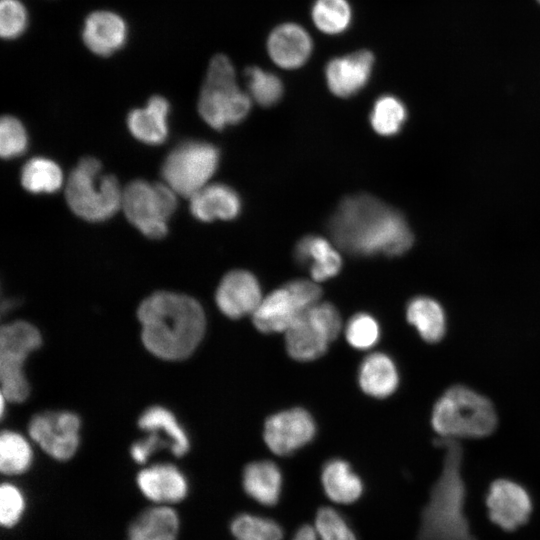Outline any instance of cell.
Instances as JSON below:
<instances>
[{
	"instance_id": "2",
	"label": "cell",
	"mask_w": 540,
	"mask_h": 540,
	"mask_svg": "<svg viewBox=\"0 0 540 540\" xmlns=\"http://www.w3.org/2000/svg\"><path fill=\"white\" fill-rule=\"evenodd\" d=\"M137 316L144 346L165 360L188 357L206 327L204 311L195 299L168 291L153 293L143 300Z\"/></svg>"
},
{
	"instance_id": "3",
	"label": "cell",
	"mask_w": 540,
	"mask_h": 540,
	"mask_svg": "<svg viewBox=\"0 0 540 540\" xmlns=\"http://www.w3.org/2000/svg\"><path fill=\"white\" fill-rule=\"evenodd\" d=\"M438 443L445 451L442 469L421 512L416 540H477L465 512L461 445L454 439Z\"/></svg>"
},
{
	"instance_id": "31",
	"label": "cell",
	"mask_w": 540,
	"mask_h": 540,
	"mask_svg": "<svg viewBox=\"0 0 540 540\" xmlns=\"http://www.w3.org/2000/svg\"><path fill=\"white\" fill-rule=\"evenodd\" d=\"M236 540H282L283 530L274 520L251 513H240L230 523Z\"/></svg>"
},
{
	"instance_id": "8",
	"label": "cell",
	"mask_w": 540,
	"mask_h": 540,
	"mask_svg": "<svg viewBox=\"0 0 540 540\" xmlns=\"http://www.w3.org/2000/svg\"><path fill=\"white\" fill-rule=\"evenodd\" d=\"M341 329L342 320L336 307L319 301L284 332L287 353L302 362L318 359L325 354Z\"/></svg>"
},
{
	"instance_id": "15",
	"label": "cell",
	"mask_w": 540,
	"mask_h": 540,
	"mask_svg": "<svg viewBox=\"0 0 540 540\" xmlns=\"http://www.w3.org/2000/svg\"><path fill=\"white\" fill-rule=\"evenodd\" d=\"M315 433L316 424L311 414L295 407L268 417L263 436L271 452L286 456L309 443Z\"/></svg>"
},
{
	"instance_id": "20",
	"label": "cell",
	"mask_w": 540,
	"mask_h": 540,
	"mask_svg": "<svg viewBox=\"0 0 540 540\" xmlns=\"http://www.w3.org/2000/svg\"><path fill=\"white\" fill-rule=\"evenodd\" d=\"M137 485L147 499L161 505L178 503L188 492L185 476L170 464L143 469L137 475Z\"/></svg>"
},
{
	"instance_id": "14",
	"label": "cell",
	"mask_w": 540,
	"mask_h": 540,
	"mask_svg": "<svg viewBox=\"0 0 540 540\" xmlns=\"http://www.w3.org/2000/svg\"><path fill=\"white\" fill-rule=\"evenodd\" d=\"M489 519L505 531H515L526 524L533 502L525 487L510 479L491 483L486 495Z\"/></svg>"
},
{
	"instance_id": "9",
	"label": "cell",
	"mask_w": 540,
	"mask_h": 540,
	"mask_svg": "<svg viewBox=\"0 0 540 540\" xmlns=\"http://www.w3.org/2000/svg\"><path fill=\"white\" fill-rule=\"evenodd\" d=\"M219 163L218 149L203 141H186L175 147L162 165V176L176 194L192 197L207 185Z\"/></svg>"
},
{
	"instance_id": "11",
	"label": "cell",
	"mask_w": 540,
	"mask_h": 540,
	"mask_svg": "<svg viewBox=\"0 0 540 540\" xmlns=\"http://www.w3.org/2000/svg\"><path fill=\"white\" fill-rule=\"evenodd\" d=\"M41 345L39 331L30 323L17 321L0 330L1 394L10 402H22L29 394L23 372L27 356Z\"/></svg>"
},
{
	"instance_id": "21",
	"label": "cell",
	"mask_w": 540,
	"mask_h": 540,
	"mask_svg": "<svg viewBox=\"0 0 540 540\" xmlns=\"http://www.w3.org/2000/svg\"><path fill=\"white\" fill-rule=\"evenodd\" d=\"M170 104L160 95L151 96L143 108H136L128 114L127 124L131 134L146 144H161L168 135V114Z\"/></svg>"
},
{
	"instance_id": "38",
	"label": "cell",
	"mask_w": 540,
	"mask_h": 540,
	"mask_svg": "<svg viewBox=\"0 0 540 540\" xmlns=\"http://www.w3.org/2000/svg\"><path fill=\"white\" fill-rule=\"evenodd\" d=\"M28 137L23 124L11 115L0 120V154L5 159L22 155L27 148Z\"/></svg>"
},
{
	"instance_id": "12",
	"label": "cell",
	"mask_w": 540,
	"mask_h": 540,
	"mask_svg": "<svg viewBox=\"0 0 540 540\" xmlns=\"http://www.w3.org/2000/svg\"><path fill=\"white\" fill-rule=\"evenodd\" d=\"M141 429L150 435L131 447V456L138 463H145L157 449L169 447L175 456L184 455L189 449L188 438L171 412L163 407H151L138 421Z\"/></svg>"
},
{
	"instance_id": "40",
	"label": "cell",
	"mask_w": 540,
	"mask_h": 540,
	"mask_svg": "<svg viewBox=\"0 0 540 540\" xmlns=\"http://www.w3.org/2000/svg\"><path fill=\"white\" fill-rule=\"evenodd\" d=\"M291 540H319V537L314 526L304 524L296 530Z\"/></svg>"
},
{
	"instance_id": "17",
	"label": "cell",
	"mask_w": 540,
	"mask_h": 540,
	"mask_svg": "<svg viewBox=\"0 0 540 540\" xmlns=\"http://www.w3.org/2000/svg\"><path fill=\"white\" fill-rule=\"evenodd\" d=\"M263 297L257 278L245 270H233L221 280L215 295L220 311L237 319L253 314Z\"/></svg>"
},
{
	"instance_id": "25",
	"label": "cell",
	"mask_w": 540,
	"mask_h": 540,
	"mask_svg": "<svg viewBox=\"0 0 540 540\" xmlns=\"http://www.w3.org/2000/svg\"><path fill=\"white\" fill-rule=\"evenodd\" d=\"M358 382L367 395L374 398L388 397L399 384L397 367L388 355L381 352L371 353L359 367Z\"/></svg>"
},
{
	"instance_id": "26",
	"label": "cell",
	"mask_w": 540,
	"mask_h": 540,
	"mask_svg": "<svg viewBox=\"0 0 540 540\" xmlns=\"http://www.w3.org/2000/svg\"><path fill=\"white\" fill-rule=\"evenodd\" d=\"M242 484L246 494L254 501L264 506H273L281 495L282 474L272 461H254L246 465Z\"/></svg>"
},
{
	"instance_id": "34",
	"label": "cell",
	"mask_w": 540,
	"mask_h": 540,
	"mask_svg": "<svg viewBox=\"0 0 540 540\" xmlns=\"http://www.w3.org/2000/svg\"><path fill=\"white\" fill-rule=\"evenodd\" d=\"M245 76L250 95L259 105L272 106L282 97L283 85L276 75L250 66L245 70Z\"/></svg>"
},
{
	"instance_id": "18",
	"label": "cell",
	"mask_w": 540,
	"mask_h": 540,
	"mask_svg": "<svg viewBox=\"0 0 540 540\" xmlns=\"http://www.w3.org/2000/svg\"><path fill=\"white\" fill-rule=\"evenodd\" d=\"M374 56L368 50H359L329 61L325 76L329 90L338 97L356 94L368 82Z\"/></svg>"
},
{
	"instance_id": "32",
	"label": "cell",
	"mask_w": 540,
	"mask_h": 540,
	"mask_svg": "<svg viewBox=\"0 0 540 540\" xmlns=\"http://www.w3.org/2000/svg\"><path fill=\"white\" fill-rule=\"evenodd\" d=\"M407 118L405 105L395 96L379 97L371 111L370 122L373 129L382 136L397 134Z\"/></svg>"
},
{
	"instance_id": "7",
	"label": "cell",
	"mask_w": 540,
	"mask_h": 540,
	"mask_svg": "<svg viewBox=\"0 0 540 540\" xmlns=\"http://www.w3.org/2000/svg\"><path fill=\"white\" fill-rule=\"evenodd\" d=\"M176 193L163 183L130 182L122 194L121 208L127 219L145 236L159 239L177 207Z\"/></svg>"
},
{
	"instance_id": "1",
	"label": "cell",
	"mask_w": 540,
	"mask_h": 540,
	"mask_svg": "<svg viewBox=\"0 0 540 540\" xmlns=\"http://www.w3.org/2000/svg\"><path fill=\"white\" fill-rule=\"evenodd\" d=\"M339 248L356 256H399L413 244V234L395 209L367 194L346 197L329 221Z\"/></svg>"
},
{
	"instance_id": "13",
	"label": "cell",
	"mask_w": 540,
	"mask_h": 540,
	"mask_svg": "<svg viewBox=\"0 0 540 540\" xmlns=\"http://www.w3.org/2000/svg\"><path fill=\"white\" fill-rule=\"evenodd\" d=\"M79 418L70 412H45L29 423L31 438L57 460L71 458L79 445Z\"/></svg>"
},
{
	"instance_id": "27",
	"label": "cell",
	"mask_w": 540,
	"mask_h": 540,
	"mask_svg": "<svg viewBox=\"0 0 540 540\" xmlns=\"http://www.w3.org/2000/svg\"><path fill=\"white\" fill-rule=\"evenodd\" d=\"M321 483L326 496L334 503L351 504L363 492V483L349 463L342 459H331L321 472Z\"/></svg>"
},
{
	"instance_id": "33",
	"label": "cell",
	"mask_w": 540,
	"mask_h": 540,
	"mask_svg": "<svg viewBox=\"0 0 540 540\" xmlns=\"http://www.w3.org/2000/svg\"><path fill=\"white\" fill-rule=\"evenodd\" d=\"M351 7L347 0H316L312 8L315 26L326 34H338L350 25Z\"/></svg>"
},
{
	"instance_id": "19",
	"label": "cell",
	"mask_w": 540,
	"mask_h": 540,
	"mask_svg": "<svg viewBox=\"0 0 540 540\" xmlns=\"http://www.w3.org/2000/svg\"><path fill=\"white\" fill-rule=\"evenodd\" d=\"M267 51L271 60L284 69H296L305 64L312 52V40L308 32L295 23L277 26L267 39Z\"/></svg>"
},
{
	"instance_id": "28",
	"label": "cell",
	"mask_w": 540,
	"mask_h": 540,
	"mask_svg": "<svg viewBox=\"0 0 540 540\" xmlns=\"http://www.w3.org/2000/svg\"><path fill=\"white\" fill-rule=\"evenodd\" d=\"M406 317L426 342L436 343L443 338L446 331V316L436 300L427 296L411 299L406 308Z\"/></svg>"
},
{
	"instance_id": "35",
	"label": "cell",
	"mask_w": 540,
	"mask_h": 540,
	"mask_svg": "<svg viewBox=\"0 0 540 540\" xmlns=\"http://www.w3.org/2000/svg\"><path fill=\"white\" fill-rule=\"evenodd\" d=\"M319 540H357L346 518L332 507H322L314 520Z\"/></svg>"
},
{
	"instance_id": "4",
	"label": "cell",
	"mask_w": 540,
	"mask_h": 540,
	"mask_svg": "<svg viewBox=\"0 0 540 540\" xmlns=\"http://www.w3.org/2000/svg\"><path fill=\"white\" fill-rule=\"evenodd\" d=\"M431 423L442 439L481 438L495 430L497 416L486 397L466 386L454 385L436 401Z\"/></svg>"
},
{
	"instance_id": "10",
	"label": "cell",
	"mask_w": 540,
	"mask_h": 540,
	"mask_svg": "<svg viewBox=\"0 0 540 540\" xmlns=\"http://www.w3.org/2000/svg\"><path fill=\"white\" fill-rule=\"evenodd\" d=\"M320 297L314 280H292L263 297L251 315L253 324L262 333L285 332Z\"/></svg>"
},
{
	"instance_id": "5",
	"label": "cell",
	"mask_w": 540,
	"mask_h": 540,
	"mask_svg": "<svg viewBox=\"0 0 540 540\" xmlns=\"http://www.w3.org/2000/svg\"><path fill=\"white\" fill-rule=\"evenodd\" d=\"M250 108V96L239 89L230 59L224 54L214 55L198 100L202 119L212 128L221 130L244 120Z\"/></svg>"
},
{
	"instance_id": "37",
	"label": "cell",
	"mask_w": 540,
	"mask_h": 540,
	"mask_svg": "<svg viewBox=\"0 0 540 540\" xmlns=\"http://www.w3.org/2000/svg\"><path fill=\"white\" fill-rule=\"evenodd\" d=\"M29 15L21 0L0 1V36L4 40H15L26 31Z\"/></svg>"
},
{
	"instance_id": "41",
	"label": "cell",
	"mask_w": 540,
	"mask_h": 540,
	"mask_svg": "<svg viewBox=\"0 0 540 540\" xmlns=\"http://www.w3.org/2000/svg\"><path fill=\"white\" fill-rule=\"evenodd\" d=\"M538 3H540V0H537Z\"/></svg>"
},
{
	"instance_id": "16",
	"label": "cell",
	"mask_w": 540,
	"mask_h": 540,
	"mask_svg": "<svg viewBox=\"0 0 540 540\" xmlns=\"http://www.w3.org/2000/svg\"><path fill=\"white\" fill-rule=\"evenodd\" d=\"M125 19L111 10H95L83 23L81 37L85 47L94 55L108 57L122 49L128 39Z\"/></svg>"
},
{
	"instance_id": "39",
	"label": "cell",
	"mask_w": 540,
	"mask_h": 540,
	"mask_svg": "<svg viewBox=\"0 0 540 540\" xmlns=\"http://www.w3.org/2000/svg\"><path fill=\"white\" fill-rule=\"evenodd\" d=\"M25 506V497L17 486L11 483L1 485L0 523L4 528H12L18 524L24 514Z\"/></svg>"
},
{
	"instance_id": "22",
	"label": "cell",
	"mask_w": 540,
	"mask_h": 540,
	"mask_svg": "<svg viewBox=\"0 0 540 540\" xmlns=\"http://www.w3.org/2000/svg\"><path fill=\"white\" fill-rule=\"evenodd\" d=\"M240 209L238 194L224 184L206 185L190 197L191 213L204 222L234 219Z\"/></svg>"
},
{
	"instance_id": "29",
	"label": "cell",
	"mask_w": 540,
	"mask_h": 540,
	"mask_svg": "<svg viewBox=\"0 0 540 540\" xmlns=\"http://www.w3.org/2000/svg\"><path fill=\"white\" fill-rule=\"evenodd\" d=\"M63 183L60 167L52 160L36 157L30 159L21 171V184L32 193H52Z\"/></svg>"
},
{
	"instance_id": "36",
	"label": "cell",
	"mask_w": 540,
	"mask_h": 540,
	"mask_svg": "<svg viewBox=\"0 0 540 540\" xmlns=\"http://www.w3.org/2000/svg\"><path fill=\"white\" fill-rule=\"evenodd\" d=\"M345 336L355 349L367 350L379 340L380 327L377 320L367 313H357L346 324Z\"/></svg>"
},
{
	"instance_id": "24",
	"label": "cell",
	"mask_w": 540,
	"mask_h": 540,
	"mask_svg": "<svg viewBox=\"0 0 540 540\" xmlns=\"http://www.w3.org/2000/svg\"><path fill=\"white\" fill-rule=\"evenodd\" d=\"M180 528L177 512L157 504L142 511L130 523L127 540H176Z\"/></svg>"
},
{
	"instance_id": "30",
	"label": "cell",
	"mask_w": 540,
	"mask_h": 540,
	"mask_svg": "<svg viewBox=\"0 0 540 540\" xmlns=\"http://www.w3.org/2000/svg\"><path fill=\"white\" fill-rule=\"evenodd\" d=\"M32 451L28 442L18 433L4 431L0 436V469L3 474L16 475L31 465Z\"/></svg>"
},
{
	"instance_id": "23",
	"label": "cell",
	"mask_w": 540,
	"mask_h": 540,
	"mask_svg": "<svg viewBox=\"0 0 540 540\" xmlns=\"http://www.w3.org/2000/svg\"><path fill=\"white\" fill-rule=\"evenodd\" d=\"M296 260L308 266L315 282L336 276L342 267V259L334 247L323 237L309 235L302 238L295 248Z\"/></svg>"
},
{
	"instance_id": "6",
	"label": "cell",
	"mask_w": 540,
	"mask_h": 540,
	"mask_svg": "<svg viewBox=\"0 0 540 540\" xmlns=\"http://www.w3.org/2000/svg\"><path fill=\"white\" fill-rule=\"evenodd\" d=\"M101 170V163L96 158H82L70 173L65 187L71 210L91 222L110 218L122 203L123 189L117 179L102 174Z\"/></svg>"
}]
</instances>
